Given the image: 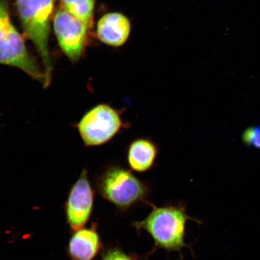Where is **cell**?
Wrapping results in <instances>:
<instances>
[{
	"instance_id": "6da1fadb",
	"label": "cell",
	"mask_w": 260,
	"mask_h": 260,
	"mask_svg": "<svg viewBox=\"0 0 260 260\" xmlns=\"http://www.w3.org/2000/svg\"><path fill=\"white\" fill-rule=\"evenodd\" d=\"M152 211L144 220L132 223L138 232L145 231L152 237L155 249L180 253L184 247L186 226L188 220L186 207L183 204L156 207L149 203Z\"/></svg>"
},
{
	"instance_id": "7a4b0ae2",
	"label": "cell",
	"mask_w": 260,
	"mask_h": 260,
	"mask_svg": "<svg viewBox=\"0 0 260 260\" xmlns=\"http://www.w3.org/2000/svg\"><path fill=\"white\" fill-rule=\"evenodd\" d=\"M98 193L121 211L141 203H148V185L119 165H109L95 178Z\"/></svg>"
},
{
	"instance_id": "3957f363",
	"label": "cell",
	"mask_w": 260,
	"mask_h": 260,
	"mask_svg": "<svg viewBox=\"0 0 260 260\" xmlns=\"http://www.w3.org/2000/svg\"><path fill=\"white\" fill-rule=\"evenodd\" d=\"M54 0H16V6L24 35L40 55L46 77L47 88L51 83L52 63L48 41Z\"/></svg>"
},
{
	"instance_id": "277c9868",
	"label": "cell",
	"mask_w": 260,
	"mask_h": 260,
	"mask_svg": "<svg viewBox=\"0 0 260 260\" xmlns=\"http://www.w3.org/2000/svg\"><path fill=\"white\" fill-rule=\"evenodd\" d=\"M0 64L18 68L45 87L44 71L28 53L23 38L13 24L9 0H0Z\"/></svg>"
},
{
	"instance_id": "5b68a950",
	"label": "cell",
	"mask_w": 260,
	"mask_h": 260,
	"mask_svg": "<svg viewBox=\"0 0 260 260\" xmlns=\"http://www.w3.org/2000/svg\"><path fill=\"white\" fill-rule=\"evenodd\" d=\"M125 109H117L107 103L99 104L87 110L74 125L87 147L102 146L111 141L122 130L129 128L123 121Z\"/></svg>"
},
{
	"instance_id": "8992f818",
	"label": "cell",
	"mask_w": 260,
	"mask_h": 260,
	"mask_svg": "<svg viewBox=\"0 0 260 260\" xmlns=\"http://www.w3.org/2000/svg\"><path fill=\"white\" fill-rule=\"evenodd\" d=\"M53 26L61 50L71 62H78L82 57L90 28L62 9L55 14Z\"/></svg>"
},
{
	"instance_id": "52a82bcc",
	"label": "cell",
	"mask_w": 260,
	"mask_h": 260,
	"mask_svg": "<svg viewBox=\"0 0 260 260\" xmlns=\"http://www.w3.org/2000/svg\"><path fill=\"white\" fill-rule=\"evenodd\" d=\"M94 195L95 191L90 184L88 171L84 169L71 186L64 203L67 223L73 232L82 229L88 222L92 213Z\"/></svg>"
},
{
	"instance_id": "ba28073f",
	"label": "cell",
	"mask_w": 260,
	"mask_h": 260,
	"mask_svg": "<svg viewBox=\"0 0 260 260\" xmlns=\"http://www.w3.org/2000/svg\"><path fill=\"white\" fill-rule=\"evenodd\" d=\"M102 248L97 225L93 223L73 232L68 243V255L70 260H93Z\"/></svg>"
},
{
	"instance_id": "9c48e42d",
	"label": "cell",
	"mask_w": 260,
	"mask_h": 260,
	"mask_svg": "<svg viewBox=\"0 0 260 260\" xmlns=\"http://www.w3.org/2000/svg\"><path fill=\"white\" fill-rule=\"evenodd\" d=\"M131 31L129 19L118 12L109 13L97 23L96 34L99 40L107 45L120 47L127 41Z\"/></svg>"
},
{
	"instance_id": "30bf717a",
	"label": "cell",
	"mask_w": 260,
	"mask_h": 260,
	"mask_svg": "<svg viewBox=\"0 0 260 260\" xmlns=\"http://www.w3.org/2000/svg\"><path fill=\"white\" fill-rule=\"evenodd\" d=\"M158 146L149 138H139L130 143L126 151V160L132 171L144 173L150 171L158 154Z\"/></svg>"
},
{
	"instance_id": "8fae6325",
	"label": "cell",
	"mask_w": 260,
	"mask_h": 260,
	"mask_svg": "<svg viewBox=\"0 0 260 260\" xmlns=\"http://www.w3.org/2000/svg\"><path fill=\"white\" fill-rule=\"evenodd\" d=\"M60 9L90 28L93 22L95 0H60Z\"/></svg>"
},
{
	"instance_id": "7c38bea8",
	"label": "cell",
	"mask_w": 260,
	"mask_h": 260,
	"mask_svg": "<svg viewBox=\"0 0 260 260\" xmlns=\"http://www.w3.org/2000/svg\"><path fill=\"white\" fill-rule=\"evenodd\" d=\"M102 260H144L135 255L127 254L119 247H112L102 253Z\"/></svg>"
},
{
	"instance_id": "4fadbf2b",
	"label": "cell",
	"mask_w": 260,
	"mask_h": 260,
	"mask_svg": "<svg viewBox=\"0 0 260 260\" xmlns=\"http://www.w3.org/2000/svg\"><path fill=\"white\" fill-rule=\"evenodd\" d=\"M242 140L246 145L260 149V125L247 128L243 133Z\"/></svg>"
}]
</instances>
